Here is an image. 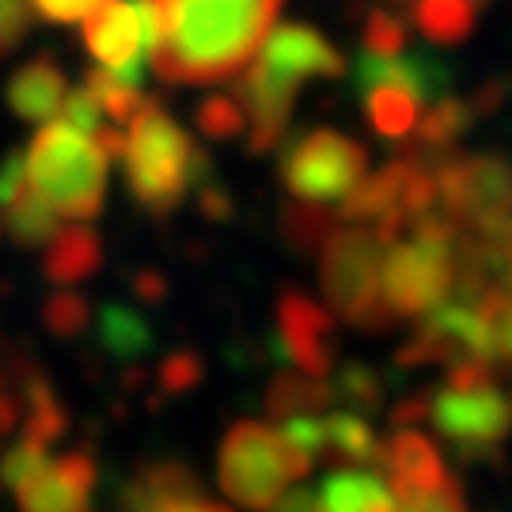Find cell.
Segmentation results:
<instances>
[{
  "instance_id": "30",
  "label": "cell",
  "mask_w": 512,
  "mask_h": 512,
  "mask_svg": "<svg viewBox=\"0 0 512 512\" xmlns=\"http://www.w3.org/2000/svg\"><path fill=\"white\" fill-rule=\"evenodd\" d=\"M84 88L95 95V103H99L103 114L114 118V122H129V118L137 114V107H141V99H145V95H141V84L110 73V69H92V73L84 76Z\"/></svg>"
},
{
  "instance_id": "23",
  "label": "cell",
  "mask_w": 512,
  "mask_h": 512,
  "mask_svg": "<svg viewBox=\"0 0 512 512\" xmlns=\"http://www.w3.org/2000/svg\"><path fill=\"white\" fill-rule=\"evenodd\" d=\"M410 19L433 46H463L475 35V0H410Z\"/></svg>"
},
{
  "instance_id": "24",
  "label": "cell",
  "mask_w": 512,
  "mask_h": 512,
  "mask_svg": "<svg viewBox=\"0 0 512 512\" xmlns=\"http://www.w3.org/2000/svg\"><path fill=\"white\" fill-rule=\"evenodd\" d=\"M475 110L478 107L467 103V99L440 95L437 103H429V110H421L418 126H414V133L406 141H410V148H421V152H448L471 129Z\"/></svg>"
},
{
  "instance_id": "36",
  "label": "cell",
  "mask_w": 512,
  "mask_h": 512,
  "mask_svg": "<svg viewBox=\"0 0 512 512\" xmlns=\"http://www.w3.org/2000/svg\"><path fill=\"white\" fill-rule=\"evenodd\" d=\"M205 380V361L202 353L194 349H175L167 353L164 361L156 365V395L164 399H175V395H186Z\"/></svg>"
},
{
  "instance_id": "48",
  "label": "cell",
  "mask_w": 512,
  "mask_h": 512,
  "mask_svg": "<svg viewBox=\"0 0 512 512\" xmlns=\"http://www.w3.org/2000/svg\"><path fill=\"white\" fill-rule=\"evenodd\" d=\"M0 232H4V217H0Z\"/></svg>"
},
{
  "instance_id": "18",
  "label": "cell",
  "mask_w": 512,
  "mask_h": 512,
  "mask_svg": "<svg viewBox=\"0 0 512 512\" xmlns=\"http://www.w3.org/2000/svg\"><path fill=\"white\" fill-rule=\"evenodd\" d=\"M384 471L387 482H391V494H403V490H418V486H429V482H440L448 478V467H444V456L433 440L410 429V425H399L391 440L384 444Z\"/></svg>"
},
{
  "instance_id": "19",
  "label": "cell",
  "mask_w": 512,
  "mask_h": 512,
  "mask_svg": "<svg viewBox=\"0 0 512 512\" xmlns=\"http://www.w3.org/2000/svg\"><path fill=\"white\" fill-rule=\"evenodd\" d=\"M103 266V239L88 224H57V232L46 243L42 274L54 285H80Z\"/></svg>"
},
{
  "instance_id": "6",
  "label": "cell",
  "mask_w": 512,
  "mask_h": 512,
  "mask_svg": "<svg viewBox=\"0 0 512 512\" xmlns=\"http://www.w3.org/2000/svg\"><path fill=\"white\" fill-rule=\"evenodd\" d=\"M387 243L391 239L376 224L349 220L346 228H334L319 247L323 251L319 255V285H323L330 311L365 334L395 327L391 311L384 308V293H380Z\"/></svg>"
},
{
  "instance_id": "14",
  "label": "cell",
  "mask_w": 512,
  "mask_h": 512,
  "mask_svg": "<svg viewBox=\"0 0 512 512\" xmlns=\"http://www.w3.org/2000/svg\"><path fill=\"white\" fill-rule=\"evenodd\" d=\"M95 482H99V463L92 452H69L38 467L19 486V512H88Z\"/></svg>"
},
{
  "instance_id": "20",
  "label": "cell",
  "mask_w": 512,
  "mask_h": 512,
  "mask_svg": "<svg viewBox=\"0 0 512 512\" xmlns=\"http://www.w3.org/2000/svg\"><path fill=\"white\" fill-rule=\"evenodd\" d=\"M323 456L346 467H380L384 440L376 437V425L361 410H330L323 414Z\"/></svg>"
},
{
  "instance_id": "13",
  "label": "cell",
  "mask_w": 512,
  "mask_h": 512,
  "mask_svg": "<svg viewBox=\"0 0 512 512\" xmlns=\"http://www.w3.org/2000/svg\"><path fill=\"white\" fill-rule=\"evenodd\" d=\"M84 46L99 61V69L141 84L148 57L141 0H99L84 16Z\"/></svg>"
},
{
  "instance_id": "3",
  "label": "cell",
  "mask_w": 512,
  "mask_h": 512,
  "mask_svg": "<svg viewBox=\"0 0 512 512\" xmlns=\"http://www.w3.org/2000/svg\"><path fill=\"white\" fill-rule=\"evenodd\" d=\"M421 421H429L440 444H448L463 463H494L512 429L509 399L497 384L494 365H448L433 391H421Z\"/></svg>"
},
{
  "instance_id": "38",
  "label": "cell",
  "mask_w": 512,
  "mask_h": 512,
  "mask_svg": "<svg viewBox=\"0 0 512 512\" xmlns=\"http://www.w3.org/2000/svg\"><path fill=\"white\" fill-rule=\"evenodd\" d=\"M31 31V0H0V57L12 54Z\"/></svg>"
},
{
  "instance_id": "15",
  "label": "cell",
  "mask_w": 512,
  "mask_h": 512,
  "mask_svg": "<svg viewBox=\"0 0 512 512\" xmlns=\"http://www.w3.org/2000/svg\"><path fill=\"white\" fill-rule=\"evenodd\" d=\"M198 475L179 459H152L141 463L126 486L118 490V512H164L171 501L198 494Z\"/></svg>"
},
{
  "instance_id": "46",
  "label": "cell",
  "mask_w": 512,
  "mask_h": 512,
  "mask_svg": "<svg viewBox=\"0 0 512 512\" xmlns=\"http://www.w3.org/2000/svg\"><path fill=\"white\" fill-rule=\"evenodd\" d=\"M475 4H478V8H486V4H490V0H475Z\"/></svg>"
},
{
  "instance_id": "35",
  "label": "cell",
  "mask_w": 512,
  "mask_h": 512,
  "mask_svg": "<svg viewBox=\"0 0 512 512\" xmlns=\"http://www.w3.org/2000/svg\"><path fill=\"white\" fill-rule=\"evenodd\" d=\"M395 512H467V497L456 475L418 486V490H403L395 494Z\"/></svg>"
},
{
  "instance_id": "43",
  "label": "cell",
  "mask_w": 512,
  "mask_h": 512,
  "mask_svg": "<svg viewBox=\"0 0 512 512\" xmlns=\"http://www.w3.org/2000/svg\"><path fill=\"white\" fill-rule=\"evenodd\" d=\"M133 293L141 296V300H164L167 296V281H164V274L160 270H137L133 274Z\"/></svg>"
},
{
  "instance_id": "7",
  "label": "cell",
  "mask_w": 512,
  "mask_h": 512,
  "mask_svg": "<svg viewBox=\"0 0 512 512\" xmlns=\"http://www.w3.org/2000/svg\"><path fill=\"white\" fill-rule=\"evenodd\" d=\"M368 152L338 129H308L281 152V183L289 198L311 205L342 202L365 179Z\"/></svg>"
},
{
  "instance_id": "33",
  "label": "cell",
  "mask_w": 512,
  "mask_h": 512,
  "mask_svg": "<svg viewBox=\"0 0 512 512\" xmlns=\"http://www.w3.org/2000/svg\"><path fill=\"white\" fill-rule=\"evenodd\" d=\"M361 50L387 57L410 50V19L403 12H387V8L368 12L361 23Z\"/></svg>"
},
{
  "instance_id": "1",
  "label": "cell",
  "mask_w": 512,
  "mask_h": 512,
  "mask_svg": "<svg viewBox=\"0 0 512 512\" xmlns=\"http://www.w3.org/2000/svg\"><path fill=\"white\" fill-rule=\"evenodd\" d=\"M148 61L171 84H217L247 69L281 0H141Z\"/></svg>"
},
{
  "instance_id": "4",
  "label": "cell",
  "mask_w": 512,
  "mask_h": 512,
  "mask_svg": "<svg viewBox=\"0 0 512 512\" xmlns=\"http://www.w3.org/2000/svg\"><path fill=\"white\" fill-rule=\"evenodd\" d=\"M459 224L444 209H429L387 243L380 293L391 319H418L456 285Z\"/></svg>"
},
{
  "instance_id": "45",
  "label": "cell",
  "mask_w": 512,
  "mask_h": 512,
  "mask_svg": "<svg viewBox=\"0 0 512 512\" xmlns=\"http://www.w3.org/2000/svg\"><path fill=\"white\" fill-rule=\"evenodd\" d=\"M497 289H505V293H512V270L505 277H501V285H497Z\"/></svg>"
},
{
  "instance_id": "26",
  "label": "cell",
  "mask_w": 512,
  "mask_h": 512,
  "mask_svg": "<svg viewBox=\"0 0 512 512\" xmlns=\"http://www.w3.org/2000/svg\"><path fill=\"white\" fill-rule=\"evenodd\" d=\"M0 213H4V232L19 247H46L57 232V209L31 183H23V190Z\"/></svg>"
},
{
  "instance_id": "2",
  "label": "cell",
  "mask_w": 512,
  "mask_h": 512,
  "mask_svg": "<svg viewBox=\"0 0 512 512\" xmlns=\"http://www.w3.org/2000/svg\"><path fill=\"white\" fill-rule=\"evenodd\" d=\"M129 198L145 209L148 217H167L186 202L190 190L213 179L209 152L194 145L171 110L156 99H141L137 114L129 118L126 148H122Z\"/></svg>"
},
{
  "instance_id": "28",
  "label": "cell",
  "mask_w": 512,
  "mask_h": 512,
  "mask_svg": "<svg viewBox=\"0 0 512 512\" xmlns=\"http://www.w3.org/2000/svg\"><path fill=\"white\" fill-rule=\"evenodd\" d=\"M281 232H285V243L300 251V255H311L315 247H323V239L334 232V217H330L323 205L311 202H289L285 213H281Z\"/></svg>"
},
{
  "instance_id": "34",
  "label": "cell",
  "mask_w": 512,
  "mask_h": 512,
  "mask_svg": "<svg viewBox=\"0 0 512 512\" xmlns=\"http://www.w3.org/2000/svg\"><path fill=\"white\" fill-rule=\"evenodd\" d=\"M194 122H198V133L205 141H236L247 126V114H243L236 95H209L194 110Z\"/></svg>"
},
{
  "instance_id": "8",
  "label": "cell",
  "mask_w": 512,
  "mask_h": 512,
  "mask_svg": "<svg viewBox=\"0 0 512 512\" xmlns=\"http://www.w3.org/2000/svg\"><path fill=\"white\" fill-rule=\"evenodd\" d=\"M220 490L243 509L266 512L289 482H293V463L289 452L270 425L262 421H236L228 437L220 440L217 456Z\"/></svg>"
},
{
  "instance_id": "10",
  "label": "cell",
  "mask_w": 512,
  "mask_h": 512,
  "mask_svg": "<svg viewBox=\"0 0 512 512\" xmlns=\"http://www.w3.org/2000/svg\"><path fill=\"white\" fill-rule=\"evenodd\" d=\"M459 361H486V319L482 296L448 293L440 304L418 315L414 334L399 349V365H459Z\"/></svg>"
},
{
  "instance_id": "11",
  "label": "cell",
  "mask_w": 512,
  "mask_h": 512,
  "mask_svg": "<svg viewBox=\"0 0 512 512\" xmlns=\"http://www.w3.org/2000/svg\"><path fill=\"white\" fill-rule=\"evenodd\" d=\"M270 349L289 357L308 376H327L338 353V330L327 308H319L300 289H281L274 308V338Z\"/></svg>"
},
{
  "instance_id": "39",
  "label": "cell",
  "mask_w": 512,
  "mask_h": 512,
  "mask_svg": "<svg viewBox=\"0 0 512 512\" xmlns=\"http://www.w3.org/2000/svg\"><path fill=\"white\" fill-rule=\"evenodd\" d=\"M194 202H198V213L205 220H228L232 217V194L217 183V179H205L198 190H194Z\"/></svg>"
},
{
  "instance_id": "44",
  "label": "cell",
  "mask_w": 512,
  "mask_h": 512,
  "mask_svg": "<svg viewBox=\"0 0 512 512\" xmlns=\"http://www.w3.org/2000/svg\"><path fill=\"white\" fill-rule=\"evenodd\" d=\"M164 512H232V509L220 505V501H209V497H202V490H198V494H186V497H179V501H171Z\"/></svg>"
},
{
  "instance_id": "32",
  "label": "cell",
  "mask_w": 512,
  "mask_h": 512,
  "mask_svg": "<svg viewBox=\"0 0 512 512\" xmlns=\"http://www.w3.org/2000/svg\"><path fill=\"white\" fill-rule=\"evenodd\" d=\"M330 387H334V399H342V403L361 410V414H372L376 406L384 403V380L365 361H346L338 368V380Z\"/></svg>"
},
{
  "instance_id": "49",
  "label": "cell",
  "mask_w": 512,
  "mask_h": 512,
  "mask_svg": "<svg viewBox=\"0 0 512 512\" xmlns=\"http://www.w3.org/2000/svg\"><path fill=\"white\" fill-rule=\"evenodd\" d=\"M509 410H512V403H509Z\"/></svg>"
},
{
  "instance_id": "27",
  "label": "cell",
  "mask_w": 512,
  "mask_h": 512,
  "mask_svg": "<svg viewBox=\"0 0 512 512\" xmlns=\"http://www.w3.org/2000/svg\"><path fill=\"white\" fill-rule=\"evenodd\" d=\"M88 323H92V304L84 293H76L73 285H57L54 293L42 300V327L54 338L73 342L88 330Z\"/></svg>"
},
{
  "instance_id": "12",
  "label": "cell",
  "mask_w": 512,
  "mask_h": 512,
  "mask_svg": "<svg viewBox=\"0 0 512 512\" xmlns=\"http://www.w3.org/2000/svg\"><path fill=\"white\" fill-rule=\"evenodd\" d=\"M255 69L300 92L304 80H338L346 73V57L323 31L308 23H281L258 46Z\"/></svg>"
},
{
  "instance_id": "41",
  "label": "cell",
  "mask_w": 512,
  "mask_h": 512,
  "mask_svg": "<svg viewBox=\"0 0 512 512\" xmlns=\"http://www.w3.org/2000/svg\"><path fill=\"white\" fill-rule=\"evenodd\" d=\"M27 183V167H23V152H12L0 160V209L16 198Z\"/></svg>"
},
{
  "instance_id": "42",
  "label": "cell",
  "mask_w": 512,
  "mask_h": 512,
  "mask_svg": "<svg viewBox=\"0 0 512 512\" xmlns=\"http://www.w3.org/2000/svg\"><path fill=\"white\" fill-rule=\"evenodd\" d=\"M266 512H319V505H315V490H308V486L281 490V494L266 505Z\"/></svg>"
},
{
  "instance_id": "16",
  "label": "cell",
  "mask_w": 512,
  "mask_h": 512,
  "mask_svg": "<svg viewBox=\"0 0 512 512\" xmlns=\"http://www.w3.org/2000/svg\"><path fill=\"white\" fill-rule=\"evenodd\" d=\"M4 95L23 122H50L69 95V76L50 54H38L12 73Z\"/></svg>"
},
{
  "instance_id": "21",
  "label": "cell",
  "mask_w": 512,
  "mask_h": 512,
  "mask_svg": "<svg viewBox=\"0 0 512 512\" xmlns=\"http://www.w3.org/2000/svg\"><path fill=\"white\" fill-rule=\"evenodd\" d=\"M99 346L122 365H141L156 349V330L141 311L126 300H107L99 308Z\"/></svg>"
},
{
  "instance_id": "17",
  "label": "cell",
  "mask_w": 512,
  "mask_h": 512,
  "mask_svg": "<svg viewBox=\"0 0 512 512\" xmlns=\"http://www.w3.org/2000/svg\"><path fill=\"white\" fill-rule=\"evenodd\" d=\"M319 512H395V494L387 475L372 467L338 463L315 490Z\"/></svg>"
},
{
  "instance_id": "25",
  "label": "cell",
  "mask_w": 512,
  "mask_h": 512,
  "mask_svg": "<svg viewBox=\"0 0 512 512\" xmlns=\"http://www.w3.org/2000/svg\"><path fill=\"white\" fill-rule=\"evenodd\" d=\"M334 403V387L323 376L308 372H277L274 384L266 387V414L289 418V414H323Z\"/></svg>"
},
{
  "instance_id": "9",
  "label": "cell",
  "mask_w": 512,
  "mask_h": 512,
  "mask_svg": "<svg viewBox=\"0 0 512 512\" xmlns=\"http://www.w3.org/2000/svg\"><path fill=\"white\" fill-rule=\"evenodd\" d=\"M437 202L459 232L505 220L512 213V164L490 152H444L437 164Z\"/></svg>"
},
{
  "instance_id": "22",
  "label": "cell",
  "mask_w": 512,
  "mask_h": 512,
  "mask_svg": "<svg viewBox=\"0 0 512 512\" xmlns=\"http://www.w3.org/2000/svg\"><path fill=\"white\" fill-rule=\"evenodd\" d=\"M357 95H361V103H365L368 126L376 129L384 141H391V145H399V141H406V137L414 133L421 110H425V103H421L418 95L410 92L406 84H395V80L368 84V88H361Z\"/></svg>"
},
{
  "instance_id": "40",
  "label": "cell",
  "mask_w": 512,
  "mask_h": 512,
  "mask_svg": "<svg viewBox=\"0 0 512 512\" xmlns=\"http://www.w3.org/2000/svg\"><path fill=\"white\" fill-rule=\"evenodd\" d=\"M35 12L50 23H80L99 0H31Z\"/></svg>"
},
{
  "instance_id": "29",
  "label": "cell",
  "mask_w": 512,
  "mask_h": 512,
  "mask_svg": "<svg viewBox=\"0 0 512 512\" xmlns=\"http://www.w3.org/2000/svg\"><path fill=\"white\" fill-rule=\"evenodd\" d=\"M482 319H486V365L512 368V293L494 285L482 296Z\"/></svg>"
},
{
  "instance_id": "37",
  "label": "cell",
  "mask_w": 512,
  "mask_h": 512,
  "mask_svg": "<svg viewBox=\"0 0 512 512\" xmlns=\"http://www.w3.org/2000/svg\"><path fill=\"white\" fill-rule=\"evenodd\" d=\"M57 114H61L65 126L80 129L88 137H99V129H103V107L95 103V95L88 88H73V92L65 95V103H61Z\"/></svg>"
},
{
  "instance_id": "47",
  "label": "cell",
  "mask_w": 512,
  "mask_h": 512,
  "mask_svg": "<svg viewBox=\"0 0 512 512\" xmlns=\"http://www.w3.org/2000/svg\"><path fill=\"white\" fill-rule=\"evenodd\" d=\"M391 4H410V0H391Z\"/></svg>"
},
{
  "instance_id": "5",
  "label": "cell",
  "mask_w": 512,
  "mask_h": 512,
  "mask_svg": "<svg viewBox=\"0 0 512 512\" xmlns=\"http://www.w3.org/2000/svg\"><path fill=\"white\" fill-rule=\"evenodd\" d=\"M23 167L27 183L54 205L57 217L92 220L103 213L110 156L95 145V137L65 122L42 126L23 152Z\"/></svg>"
},
{
  "instance_id": "31",
  "label": "cell",
  "mask_w": 512,
  "mask_h": 512,
  "mask_svg": "<svg viewBox=\"0 0 512 512\" xmlns=\"http://www.w3.org/2000/svg\"><path fill=\"white\" fill-rule=\"evenodd\" d=\"M50 448H54V440L50 437L23 429L16 444L0 456V482H4L8 490H19L27 478L35 475L38 467H46V463H50Z\"/></svg>"
}]
</instances>
